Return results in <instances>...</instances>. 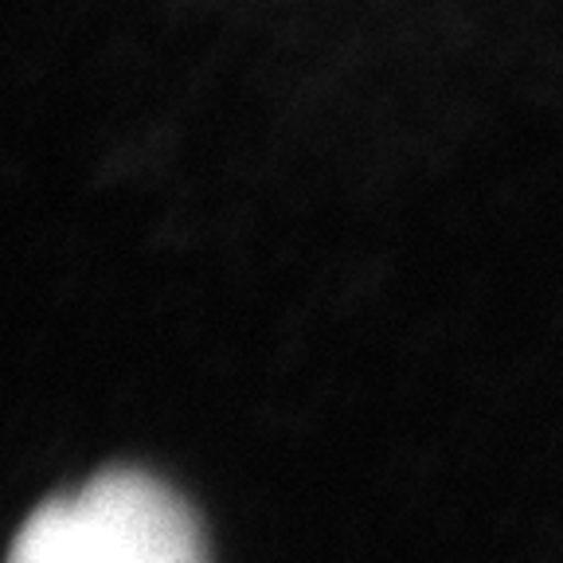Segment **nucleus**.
I'll list each match as a JSON object with an SVG mask.
<instances>
[{
	"label": "nucleus",
	"mask_w": 563,
	"mask_h": 563,
	"mask_svg": "<svg viewBox=\"0 0 563 563\" xmlns=\"http://www.w3.org/2000/svg\"><path fill=\"white\" fill-rule=\"evenodd\" d=\"M9 563H208V544L180 493L141 470H106L40 505Z\"/></svg>",
	"instance_id": "nucleus-1"
}]
</instances>
